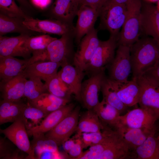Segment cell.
Wrapping results in <instances>:
<instances>
[{
    "label": "cell",
    "mask_w": 159,
    "mask_h": 159,
    "mask_svg": "<svg viewBox=\"0 0 159 159\" xmlns=\"http://www.w3.org/2000/svg\"><path fill=\"white\" fill-rule=\"evenodd\" d=\"M132 77L142 75L159 61V41L150 37L139 38L130 46Z\"/></svg>",
    "instance_id": "1"
},
{
    "label": "cell",
    "mask_w": 159,
    "mask_h": 159,
    "mask_svg": "<svg viewBox=\"0 0 159 159\" xmlns=\"http://www.w3.org/2000/svg\"><path fill=\"white\" fill-rule=\"evenodd\" d=\"M74 33L64 34L59 39L52 42L45 49L33 51L29 58V64L37 61H51L71 63L73 53V37Z\"/></svg>",
    "instance_id": "2"
},
{
    "label": "cell",
    "mask_w": 159,
    "mask_h": 159,
    "mask_svg": "<svg viewBox=\"0 0 159 159\" xmlns=\"http://www.w3.org/2000/svg\"><path fill=\"white\" fill-rule=\"evenodd\" d=\"M142 4V0H128L126 4V17L117 39L118 46L130 47L139 38Z\"/></svg>",
    "instance_id": "3"
},
{
    "label": "cell",
    "mask_w": 159,
    "mask_h": 159,
    "mask_svg": "<svg viewBox=\"0 0 159 159\" xmlns=\"http://www.w3.org/2000/svg\"><path fill=\"white\" fill-rule=\"evenodd\" d=\"M126 15L125 4L114 3L108 0L100 10V28L107 30L110 36L117 39Z\"/></svg>",
    "instance_id": "4"
},
{
    "label": "cell",
    "mask_w": 159,
    "mask_h": 159,
    "mask_svg": "<svg viewBox=\"0 0 159 159\" xmlns=\"http://www.w3.org/2000/svg\"><path fill=\"white\" fill-rule=\"evenodd\" d=\"M106 67L90 74V77L82 82L81 90V102L87 110H92L100 102L99 92L106 77Z\"/></svg>",
    "instance_id": "5"
},
{
    "label": "cell",
    "mask_w": 159,
    "mask_h": 159,
    "mask_svg": "<svg viewBox=\"0 0 159 159\" xmlns=\"http://www.w3.org/2000/svg\"><path fill=\"white\" fill-rule=\"evenodd\" d=\"M117 46V39L114 37L110 36L106 41L100 40L94 54L86 65L85 72L90 74L106 67L114 59Z\"/></svg>",
    "instance_id": "6"
},
{
    "label": "cell",
    "mask_w": 159,
    "mask_h": 159,
    "mask_svg": "<svg viewBox=\"0 0 159 159\" xmlns=\"http://www.w3.org/2000/svg\"><path fill=\"white\" fill-rule=\"evenodd\" d=\"M114 58L108 67L109 78L119 82L128 80L132 72L130 47L119 45Z\"/></svg>",
    "instance_id": "7"
},
{
    "label": "cell",
    "mask_w": 159,
    "mask_h": 159,
    "mask_svg": "<svg viewBox=\"0 0 159 159\" xmlns=\"http://www.w3.org/2000/svg\"><path fill=\"white\" fill-rule=\"evenodd\" d=\"M159 116L155 113L140 107L129 111L119 117L120 127L129 128H146L156 129L155 124Z\"/></svg>",
    "instance_id": "8"
},
{
    "label": "cell",
    "mask_w": 159,
    "mask_h": 159,
    "mask_svg": "<svg viewBox=\"0 0 159 159\" xmlns=\"http://www.w3.org/2000/svg\"><path fill=\"white\" fill-rule=\"evenodd\" d=\"M80 107L77 106L54 127L45 133L47 138L58 146L62 145L76 131L79 118Z\"/></svg>",
    "instance_id": "9"
},
{
    "label": "cell",
    "mask_w": 159,
    "mask_h": 159,
    "mask_svg": "<svg viewBox=\"0 0 159 159\" xmlns=\"http://www.w3.org/2000/svg\"><path fill=\"white\" fill-rule=\"evenodd\" d=\"M0 133L14 143L19 149L26 153L29 159H35L27 130L21 116L6 128L0 130Z\"/></svg>",
    "instance_id": "10"
},
{
    "label": "cell",
    "mask_w": 159,
    "mask_h": 159,
    "mask_svg": "<svg viewBox=\"0 0 159 159\" xmlns=\"http://www.w3.org/2000/svg\"><path fill=\"white\" fill-rule=\"evenodd\" d=\"M136 78L141 90L138 103L140 107L159 116V86L143 75Z\"/></svg>",
    "instance_id": "11"
},
{
    "label": "cell",
    "mask_w": 159,
    "mask_h": 159,
    "mask_svg": "<svg viewBox=\"0 0 159 159\" xmlns=\"http://www.w3.org/2000/svg\"><path fill=\"white\" fill-rule=\"evenodd\" d=\"M100 42L97 31L94 28L82 38L79 44L78 49L74 53L73 60L74 66L85 72L86 65L94 54Z\"/></svg>",
    "instance_id": "12"
},
{
    "label": "cell",
    "mask_w": 159,
    "mask_h": 159,
    "mask_svg": "<svg viewBox=\"0 0 159 159\" xmlns=\"http://www.w3.org/2000/svg\"><path fill=\"white\" fill-rule=\"evenodd\" d=\"M23 24L29 29L41 33L60 35L68 33L74 34L73 25L54 19L41 20L31 17L25 19Z\"/></svg>",
    "instance_id": "13"
},
{
    "label": "cell",
    "mask_w": 159,
    "mask_h": 159,
    "mask_svg": "<svg viewBox=\"0 0 159 159\" xmlns=\"http://www.w3.org/2000/svg\"><path fill=\"white\" fill-rule=\"evenodd\" d=\"M79 7V5L73 0H55L49 8L44 11L42 15L72 26Z\"/></svg>",
    "instance_id": "14"
},
{
    "label": "cell",
    "mask_w": 159,
    "mask_h": 159,
    "mask_svg": "<svg viewBox=\"0 0 159 159\" xmlns=\"http://www.w3.org/2000/svg\"><path fill=\"white\" fill-rule=\"evenodd\" d=\"M61 66L62 68L57 72L58 75L67 85L72 94L74 95L76 100L81 101L82 81L85 73L73 66L70 62L61 63Z\"/></svg>",
    "instance_id": "15"
},
{
    "label": "cell",
    "mask_w": 159,
    "mask_h": 159,
    "mask_svg": "<svg viewBox=\"0 0 159 159\" xmlns=\"http://www.w3.org/2000/svg\"><path fill=\"white\" fill-rule=\"evenodd\" d=\"M141 33L159 41V9L152 3L142 1Z\"/></svg>",
    "instance_id": "16"
},
{
    "label": "cell",
    "mask_w": 159,
    "mask_h": 159,
    "mask_svg": "<svg viewBox=\"0 0 159 159\" xmlns=\"http://www.w3.org/2000/svg\"><path fill=\"white\" fill-rule=\"evenodd\" d=\"M109 79L119 99L125 106L131 107L138 104L141 90L136 77H132L131 80L125 82Z\"/></svg>",
    "instance_id": "17"
},
{
    "label": "cell",
    "mask_w": 159,
    "mask_h": 159,
    "mask_svg": "<svg viewBox=\"0 0 159 159\" xmlns=\"http://www.w3.org/2000/svg\"><path fill=\"white\" fill-rule=\"evenodd\" d=\"M99 14V11L95 8L87 5L79 6L77 14L78 19L74 29V36L78 44L94 28Z\"/></svg>",
    "instance_id": "18"
},
{
    "label": "cell",
    "mask_w": 159,
    "mask_h": 159,
    "mask_svg": "<svg viewBox=\"0 0 159 159\" xmlns=\"http://www.w3.org/2000/svg\"><path fill=\"white\" fill-rule=\"evenodd\" d=\"M29 36L24 34L12 37L0 36V56L30 58L32 53L24 45L25 40Z\"/></svg>",
    "instance_id": "19"
},
{
    "label": "cell",
    "mask_w": 159,
    "mask_h": 159,
    "mask_svg": "<svg viewBox=\"0 0 159 159\" xmlns=\"http://www.w3.org/2000/svg\"><path fill=\"white\" fill-rule=\"evenodd\" d=\"M75 107L73 103L67 104L49 113L38 125L27 130L29 136L45 133L54 127Z\"/></svg>",
    "instance_id": "20"
},
{
    "label": "cell",
    "mask_w": 159,
    "mask_h": 159,
    "mask_svg": "<svg viewBox=\"0 0 159 159\" xmlns=\"http://www.w3.org/2000/svg\"><path fill=\"white\" fill-rule=\"evenodd\" d=\"M27 80L22 73L10 78L1 80L0 91L2 99L13 102L21 100L24 97Z\"/></svg>",
    "instance_id": "21"
},
{
    "label": "cell",
    "mask_w": 159,
    "mask_h": 159,
    "mask_svg": "<svg viewBox=\"0 0 159 159\" xmlns=\"http://www.w3.org/2000/svg\"><path fill=\"white\" fill-rule=\"evenodd\" d=\"M61 65L59 62H36L27 66L21 73L26 78H38L45 81L57 74V70Z\"/></svg>",
    "instance_id": "22"
},
{
    "label": "cell",
    "mask_w": 159,
    "mask_h": 159,
    "mask_svg": "<svg viewBox=\"0 0 159 159\" xmlns=\"http://www.w3.org/2000/svg\"><path fill=\"white\" fill-rule=\"evenodd\" d=\"M115 130L119 133L132 154L135 149L143 144L148 137L155 132L156 129L120 127Z\"/></svg>",
    "instance_id": "23"
},
{
    "label": "cell",
    "mask_w": 159,
    "mask_h": 159,
    "mask_svg": "<svg viewBox=\"0 0 159 159\" xmlns=\"http://www.w3.org/2000/svg\"><path fill=\"white\" fill-rule=\"evenodd\" d=\"M127 158H132V153L116 130L99 159H123Z\"/></svg>",
    "instance_id": "24"
},
{
    "label": "cell",
    "mask_w": 159,
    "mask_h": 159,
    "mask_svg": "<svg viewBox=\"0 0 159 159\" xmlns=\"http://www.w3.org/2000/svg\"><path fill=\"white\" fill-rule=\"evenodd\" d=\"M29 59H21L11 56H0V80L10 78L21 73L29 65Z\"/></svg>",
    "instance_id": "25"
},
{
    "label": "cell",
    "mask_w": 159,
    "mask_h": 159,
    "mask_svg": "<svg viewBox=\"0 0 159 159\" xmlns=\"http://www.w3.org/2000/svg\"><path fill=\"white\" fill-rule=\"evenodd\" d=\"M25 19L9 17L0 13V36L10 33H17L30 36L41 33L29 29L23 24Z\"/></svg>",
    "instance_id": "26"
},
{
    "label": "cell",
    "mask_w": 159,
    "mask_h": 159,
    "mask_svg": "<svg viewBox=\"0 0 159 159\" xmlns=\"http://www.w3.org/2000/svg\"><path fill=\"white\" fill-rule=\"evenodd\" d=\"M92 110L97 114L102 124L116 129L119 124L120 115L117 109L102 99Z\"/></svg>",
    "instance_id": "27"
},
{
    "label": "cell",
    "mask_w": 159,
    "mask_h": 159,
    "mask_svg": "<svg viewBox=\"0 0 159 159\" xmlns=\"http://www.w3.org/2000/svg\"><path fill=\"white\" fill-rule=\"evenodd\" d=\"M103 125L97 114L93 110H87L79 118L76 134L83 132H95L102 131Z\"/></svg>",
    "instance_id": "28"
},
{
    "label": "cell",
    "mask_w": 159,
    "mask_h": 159,
    "mask_svg": "<svg viewBox=\"0 0 159 159\" xmlns=\"http://www.w3.org/2000/svg\"><path fill=\"white\" fill-rule=\"evenodd\" d=\"M150 135L132 153L133 158L138 159H159V139Z\"/></svg>",
    "instance_id": "29"
},
{
    "label": "cell",
    "mask_w": 159,
    "mask_h": 159,
    "mask_svg": "<svg viewBox=\"0 0 159 159\" xmlns=\"http://www.w3.org/2000/svg\"><path fill=\"white\" fill-rule=\"evenodd\" d=\"M70 101L46 93L33 100L27 102L31 105L49 113L67 104Z\"/></svg>",
    "instance_id": "30"
},
{
    "label": "cell",
    "mask_w": 159,
    "mask_h": 159,
    "mask_svg": "<svg viewBox=\"0 0 159 159\" xmlns=\"http://www.w3.org/2000/svg\"><path fill=\"white\" fill-rule=\"evenodd\" d=\"M24 103L2 100L0 102V125L15 121L21 116Z\"/></svg>",
    "instance_id": "31"
},
{
    "label": "cell",
    "mask_w": 159,
    "mask_h": 159,
    "mask_svg": "<svg viewBox=\"0 0 159 159\" xmlns=\"http://www.w3.org/2000/svg\"><path fill=\"white\" fill-rule=\"evenodd\" d=\"M49 113L30 104L28 102L24 105L21 117L26 130L39 124Z\"/></svg>",
    "instance_id": "32"
},
{
    "label": "cell",
    "mask_w": 159,
    "mask_h": 159,
    "mask_svg": "<svg viewBox=\"0 0 159 159\" xmlns=\"http://www.w3.org/2000/svg\"><path fill=\"white\" fill-rule=\"evenodd\" d=\"M100 91L102 93L103 99L117 109L120 113L127 110V107L124 105L119 99L109 77L106 76L104 79Z\"/></svg>",
    "instance_id": "33"
},
{
    "label": "cell",
    "mask_w": 159,
    "mask_h": 159,
    "mask_svg": "<svg viewBox=\"0 0 159 159\" xmlns=\"http://www.w3.org/2000/svg\"><path fill=\"white\" fill-rule=\"evenodd\" d=\"M0 159H29L27 154L19 149L5 137H0Z\"/></svg>",
    "instance_id": "34"
},
{
    "label": "cell",
    "mask_w": 159,
    "mask_h": 159,
    "mask_svg": "<svg viewBox=\"0 0 159 159\" xmlns=\"http://www.w3.org/2000/svg\"><path fill=\"white\" fill-rule=\"evenodd\" d=\"M45 82L49 93L59 98L70 100L72 94L57 74L48 79Z\"/></svg>",
    "instance_id": "35"
},
{
    "label": "cell",
    "mask_w": 159,
    "mask_h": 159,
    "mask_svg": "<svg viewBox=\"0 0 159 159\" xmlns=\"http://www.w3.org/2000/svg\"><path fill=\"white\" fill-rule=\"evenodd\" d=\"M32 136L31 145L34 152L35 159L43 152H54L58 150V146L56 142L47 137L44 133L35 135Z\"/></svg>",
    "instance_id": "36"
},
{
    "label": "cell",
    "mask_w": 159,
    "mask_h": 159,
    "mask_svg": "<svg viewBox=\"0 0 159 159\" xmlns=\"http://www.w3.org/2000/svg\"><path fill=\"white\" fill-rule=\"evenodd\" d=\"M39 78L29 79L25 83L24 97L28 101L33 100L41 95L49 93L46 85Z\"/></svg>",
    "instance_id": "37"
},
{
    "label": "cell",
    "mask_w": 159,
    "mask_h": 159,
    "mask_svg": "<svg viewBox=\"0 0 159 159\" xmlns=\"http://www.w3.org/2000/svg\"><path fill=\"white\" fill-rule=\"evenodd\" d=\"M57 39L46 34L29 36L25 40L24 45L32 54L33 51L45 49L52 42Z\"/></svg>",
    "instance_id": "38"
},
{
    "label": "cell",
    "mask_w": 159,
    "mask_h": 159,
    "mask_svg": "<svg viewBox=\"0 0 159 159\" xmlns=\"http://www.w3.org/2000/svg\"><path fill=\"white\" fill-rule=\"evenodd\" d=\"M0 13L11 17L27 19L32 17L27 15L16 4L15 0H0Z\"/></svg>",
    "instance_id": "39"
},
{
    "label": "cell",
    "mask_w": 159,
    "mask_h": 159,
    "mask_svg": "<svg viewBox=\"0 0 159 159\" xmlns=\"http://www.w3.org/2000/svg\"><path fill=\"white\" fill-rule=\"evenodd\" d=\"M110 139V137L107 136L102 142L90 147L87 150L83 152L78 159H99Z\"/></svg>",
    "instance_id": "40"
},
{
    "label": "cell",
    "mask_w": 159,
    "mask_h": 159,
    "mask_svg": "<svg viewBox=\"0 0 159 159\" xmlns=\"http://www.w3.org/2000/svg\"><path fill=\"white\" fill-rule=\"evenodd\" d=\"M75 135L77 137L76 143L67 153L71 159H78L82 154L83 148L79 136L77 134Z\"/></svg>",
    "instance_id": "41"
},
{
    "label": "cell",
    "mask_w": 159,
    "mask_h": 159,
    "mask_svg": "<svg viewBox=\"0 0 159 159\" xmlns=\"http://www.w3.org/2000/svg\"><path fill=\"white\" fill-rule=\"evenodd\" d=\"M151 79L159 86V61L142 75Z\"/></svg>",
    "instance_id": "42"
},
{
    "label": "cell",
    "mask_w": 159,
    "mask_h": 159,
    "mask_svg": "<svg viewBox=\"0 0 159 159\" xmlns=\"http://www.w3.org/2000/svg\"><path fill=\"white\" fill-rule=\"evenodd\" d=\"M108 0H80L79 6L87 5L95 8L100 11V9Z\"/></svg>",
    "instance_id": "43"
},
{
    "label": "cell",
    "mask_w": 159,
    "mask_h": 159,
    "mask_svg": "<svg viewBox=\"0 0 159 159\" xmlns=\"http://www.w3.org/2000/svg\"><path fill=\"white\" fill-rule=\"evenodd\" d=\"M20 5V7L28 16L32 17L35 10L27 0H16Z\"/></svg>",
    "instance_id": "44"
},
{
    "label": "cell",
    "mask_w": 159,
    "mask_h": 159,
    "mask_svg": "<svg viewBox=\"0 0 159 159\" xmlns=\"http://www.w3.org/2000/svg\"><path fill=\"white\" fill-rule=\"evenodd\" d=\"M32 4L36 8L44 11L48 8L52 0H31Z\"/></svg>",
    "instance_id": "45"
},
{
    "label": "cell",
    "mask_w": 159,
    "mask_h": 159,
    "mask_svg": "<svg viewBox=\"0 0 159 159\" xmlns=\"http://www.w3.org/2000/svg\"><path fill=\"white\" fill-rule=\"evenodd\" d=\"M76 139L77 137L75 135L73 138H69L63 143V148L66 153H67L73 147L76 143Z\"/></svg>",
    "instance_id": "46"
},
{
    "label": "cell",
    "mask_w": 159,
    "mask_h": 159,
    "mask_svg": "<svg viewBox=\"0 0 159 159\" xmlns=\"http://www.w3.org/2000/svg\"><path fill=\"white\" fill-rule=\"evenodd\" d=\"M109 1L117 4H126L128 0H108Z\"/></svg>",
    "instance_id": "47"
},
{
    "label": "cell",
    "mask_w": 159,
    "mask_h": 159,
    "mask_svg": "<svg viewBox=\"0 0 159 159\" xmlns=\"http://www.w3.org/2000/svg\"><path fill=\"white\" fill-rule=\"evenodd\" d=\"M75 2L78 4L79 5V1L80 0H73Z\"/></svg>",
    "instance_id": "48"
},
{
    "label": "cell",
    "mask_w": 159,
    "mask_h": 159,
    "mask_svg": "<svg viewBox=\"0 0 159 159\" xmlns=\"http://www.w3.org/2000/svg\"><path fill=\"white\" fill-rule=\"evenodd\" d=\"M158 139H159V136H158Z\"/></svg>",
    "instance_id": "49"
}]
</instances>
